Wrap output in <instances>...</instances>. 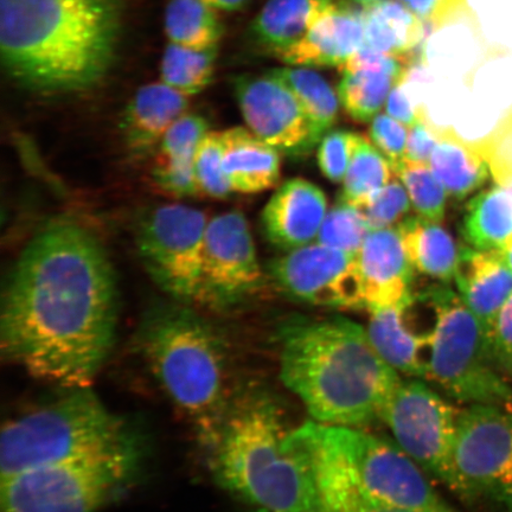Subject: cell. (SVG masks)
Wrapping results in <instances>:
<instances>
[{
	"instance_id": "cell-1",
	"label": "cell",
	"mask_w": 512,
	"mask_h": 512,
	"mask_svg": "<svg viewBox=\"0 0 512 512\" xmlns=\"http://www.w3.org/2000/svg\"><path fill=\"white\" fill-rule=\"evenodd\" d=\"M118 317V281L100 240L79 223L54 222L29 241L6 281L0 351L37 380L92 387Z\"/></svg>"
},
{
	"instance_id": "cell-2",
	"label": "cell",
	"mask_w": 512,
	"mask_h": 512,
	"mask_svg": "<svg viewBox=\"0 0 512 512\" xmlns=\"http://www.w3.org/2000/svg\"><path fill=\"white\" fill-rule=\"evenodd\" d=\"M123 16V0H0L4 69L35 91H87L113 66Z\"/></svg>"
},
{
	"instance_id": "cell-3",
	"label": "cell",
	"mask_w": 512,
	"mask_h": 512,
	"mask_svg": "<svg viewBox=\"0 0 512 512\" xmlns=\"http://www.w3.org/2000/svg\"><path fill=\"white\" fill-rule=\"evenodd\" d=\"M280 379L316 424L362 428L380 420L402 381L367 329L344 317L293 316L280 325Z\"/></svg>"
},
{
	"instance_id": "cell-4",
	"label": "cell",
	"mask_w": 512,
	"mask_h": 512,
	"mask_svg": "<svg viewBox=\"0 0 512 512\" xmlns=\"http://www.w3.org/2000/svg\"><path fill=\"white\" fill-rule=\"evenodd\" d=\"M207 457L216 484L256 512H320L309 448L264 390L238 389Z\"/></svg>"
},
{
	"instance_id": "cell-5",
	"label": "cell",
	"mask_w": 512,
	"mask_h": 512,
	"mask_svg": "<svg viewBox=\"0 0 512 512\" xmlns=\"http://www.w3.org/2000/svg\"><path fill=\"white\" fill-rule=\"evenodd\" d=\"M136 345L160 388L208 454L220 438L238 392L230 376L226 339L191 305L175 300L146 312Z\"/></svg>"
},
{
	"instance_id": "cell-6",
	"label": "cell",
	"mask_w": 512,
	"mask_h": 512,
	"mask_svg": "<svg viewBox=\"0 0 512 512\" xmlns=\"http://www.w3.org/2000/svg\"><path fill=\"white\" fill-rule=\"evenodd\" d=\"M139 443L143 438L107 408L92 387L67 389L61 398L3 427L0 479Z\"/></svg>"
},
{
	"instance_id": "cell-7",
	"label": "cell",
	"mask_w": 512,
	"mask_h": 512,
	"mask_svg": "<svg viewBox=\"0 0 512 512\" xmlns=\"http://www.w3.org/2000/svg\"><path fill=\"white\" fill-rule=\"evenodd\" d=\"M145 445L37 467L0 479L2 512H99L136 482Z\"/></svg>"
},
{
	"instance_id": "cell-8",
	"label": "cell",
	"mask_w": 512,
	"mask_h": 512,
	"mask_svg": "<svg viewBox=\"0 0 512 512\" xmlns=\"http://www.w3.org/2000/svg\"><path fill=\"white\" fill-rule=\"evenodd\" d=\"M434 311L426 381L464 406L512 411V387L490 349L482 325L448 284L427 288Z\"/></svg>"
},
{
	"instance_id": "cell-9",
	"label": "cell",
	"mask_w": 512,
	"mask_h": 512,
	"mask_svg": "<svg viewBox=\"0 0 512 512\" xmlns=\"http://www.w3.org/2000/svg\"><path fill=\"white\" fill-rule=\"evenodd\" d=\"M316 426L320 437L342 459L356 482L377 501L415 512H457L395 441L362 428Z\"/></svg>"
},
{
	"instance_id": "cell-10",
	"label": "cell",
	"mask_w": 512,
	"mask_h": 512,
	"mask_svg": "<svg viewBox=\"0 0 512 512\" xmlns=\"http://www.w3.org/2000/svg\"><path fill=\"white\" fill-rule=\"evenodd\" d=\"M453 462L454 494L492 512H512V411L460 409Z\"/></svg>"
},
{
	"instance_id": "cell-11",
	"label": "cell",
	"mask_w": 512,
	"mask_h": 512,
	"mask_svg": "<svg viewBox=\"0 0 512 512\" xmlns=\"http://www.w3.org/2000/svg\"><path fill=\"white\" fill-rule=\"evenodd\" d=\"M208 217L184 204H163L139 220L136 245L147 273L176 302L200 305Z\"/></svg>"
},
{
	"instance_id": "cell-12",
	"label": "cell",
	"mask_w": 512,
	"mask_h": 512,
	"mask_svg": "<svg viewBox=\"0 0 512 512\" xmlns=\"http://www.w3.org/2000/svg\"><path fill=\"white\" fill-rule=\"evenodd\" d=\"M459 414L460 409L426 381L409 379L396 387L380 420L422 470L452 491Z\"/></svg>"
},
{
	"instance_id": "cell-13",
	"label": "cell",
	"mask_w": 512,
	"mask_h": 512,
	"mask_svg": "<svg viewBox=\"0 0 512 512\" xmlns=\"http://www.w3.org/2000/svg\"><path fill=\"white\" fill-rule=\"evenodd\" d=\"M251 227L241 211L209 219L204 240L200 306L222 311L238 305L261 283Z\"/></svg>"
},
{
	"instance_id": "cell-14",
	"label": "cell",
	"mask_w": 512,
	"mask_h": 512,
	"mask_svg": "<svg viewBox=\"0 0 512 512\" xmlns=\"http://www.w3.org/2000/svg\"><path fill=\"white\" fill-rule=\"evenodd\" d=\"M270 274L292 299L334 309H364L357 255L311 243L271 262Z\"/></svg>"
},
{
	"instance_id": "cell-15",
	"label": "cell",
	"mask_w": 512,
	"mask_h": 512,
	"mask_svg": "<svg viewBox=\"0 0 512 512\" xmlns=\"http://www.w3.org/2000/svg\"><path fill=\"white\" fill-rule=\"evenodd\" d=\"M234 91L249 130L278 151L305 157L322 140L296 95L270 73L238 76Z\"/></svg>"
},
{
	"instance_id": "cell-16",
	"label": "cell",
	"mask_w": 512,
	"mask_h": 512,
	"mask_svg": "<svg viewBox=\"0 0 512 512\" xmlns=\"http://www.w3.org/2000/svg\"><path fill=\"white\" fill-rule=\"evenodd\" d=\"M328 214L324 191L303 178L288 179L262 211L268 241L284 252L311 245Z\"/></svg>"
},
{
	"instance_id": "cell-17",
	"label": "cell",
	"mask_w": 512,
	"mask_h": 512,
	"mask_svg": "<svg viewBox=\"0 0 512 512\" xmlns=\"http://www.w3.org/2000/svg\"><path fill=\"white\" fill-rule=\"evenodd\" d=\"M357 260L364 309L370 312L388 309L411 297L414 267L396 227L371 230Z\"/></svg>"
},
{
	"instance_id": "cell-18",
	"label": "cell",
	"mask_w": 512,
	"mask_h": 512,
	"mask_svg": "<svg viewBox=\"0 0 512 512\" xmlns=\"http://www.w3.org/2000/svg\"><path fill=\"white\" fill-rule=\"evenodd\" d=\"M408 299L398 306L370 312L367 334L377 352L396 373L426 381L432 332L411 310Z\"/></svg>"
},
{
	"instance_id": "cell-19",
	"label": "cell",
	"mask_w": 512,
	"mask_h": 512,
	"mask_svg": "<svg viewBox=\"0 0 512 512\" xmlns=\"http://www.w3.org/2000/svg\"><path fill=\"white\" fill-rule=\"evenodd\" d=\"M189 99L162 80L140 87L121 115L126 151L136 159L156 155L169 128L189 112Z\"/></svg>"
},
{
	"instance_id": "cell-20",
	"label": "cell",
	"mask_w": 512,
	"mask_h": 512,
	"mask_svg": "<svg viewBox=\"0 0 512 512\" xmlns=\"http://www.w3.org/2000/svg\"><path fill=\"white\" fill-rule=\"evenodd\" d=\"M363 44V11L351 8L349 3L334 2L303 40L277 60L292 67L341 68Z\"/></svg>"
},
{
	"instance_id": "cell-21",
	"label": "cell",
	"mask_w": 512,
	"mask_h": 512,
	"mask_svg": "<svg viewBox=\"0 0 512 512\" xmlns=\"http://www.w3.org/2000/svg\"><path fill=\"white\" fill-rule=\"evenodd\" d=\"M459 296L478 319L490 344L499 311L512 294V271L501 252L459 248L454 274Z\"/></svg>"
},
{
	"instance_id": "cell-22",
	"label": "cell",
	"mask_w": 512,
	"mask_h": 512,
	"mask_svg": "<svg viewBox=\"0 0 512 512\" xmlns=\"http://www.w3.org/2000/svg\"><path fill=\"white\" fill-rule=\"evenodd\" d=\"M335 0H267L247 32L249 46L274 59L302 41Z\"/></svg>"
},
{
	"instance_id": "cell-23",
	"label": "cell",
	"mask_w": 512,
	"mask_h": 512,
	"mask_svg": "<svg viewBox=\"0 0 512 512\" xmlns=\"http://www.w3.org/2000/svg\"><path fill=\"white\" fill-rule=\"evenodd\" d=\"M223 170L233 192L259 194L277 187L281 176L280 151L245 127L221 132Z\"/></svg>"
},
{
	"instance_id": "cell-24",
	"label": "cell",
	"mask_w": 512,
	"mask_h": 512,
	"mask_svg": "<svg viewBox=\"0 0 512 512\" xmlns=\"http://www.w3.org/2000/svg\"><path fill=\"white\" fill-rule=\"evenodd\" d=\"M437 145L430 166L447 191L456 201H464L483 187L490 176V168L475 142H469L452 126L433 123Z\"/></svg>"
},
{
	"instance_id": "cell-25",
	"label": "cell",
	"mask_w": 512,
	"mask_h": 512,
	"mask_svg": "<svg viewBox=\"0 0 512 512\" xmlns=\"http://www.w3.org/2000/svg\"><path fill=\"white\" fill-rule=\"evenodd\" d=\"M396 229L414 270L439 284L450 285L456 274L459 248L447 230L418 215L406 217Z\"/></svg>"
},
{
	"instance_id": "cell-26",
	"label": "cell",
	"mask_w": 512,
	"mask_h": 512,
	"mask_svg": "<svg viewBox=\"0 0 512 512\" xmlns=\"http://www.w3.org/2000/svg\"><path fill=\"white\" fill-rule=\"evenodd\" d=\"M364 49L413 55L424 40L425 22L400 0H381L363 8Z\"/></svg>"
},
{
	"instance_id": "cell-27",
	"label": "cell",
	"mask_w": 512,
	"mask_h": 512,
	"mask_svg": "<svg viewBox=\"0 0 512 512\" xmlns=\"http://www.w3.org/2000/svg\"><path fill=\"white\" fill-rule=\"evenodd\" d=\"M462 235L477 251H503L512 238V192L497 185L473 197L467 203Z\"/></svg>"
},
{
	"instance_id": "cell-28",
	"label": "cell",
	"mask_w": 512,
	"mask_h": 512,
	"mask_svg": "<svg viewBox=\"0 0 512 512\" xmlns=\"http://www.w3.org/2000/svg\"><path fill=\"white\" fill-rule=\"evenodd\" d=\"M216 11L204 0H170L165 9L166 36L178 46L217 48L224 29Z\"/></svg>"
},
{
	"instance_id": "cell-29",
	"label": "cell",
	"mask_w": 512,
	"mask_h": 512,
	"mask_svg": "<svg viewBox=\"0 0 512 512\" xmlns=\"http://www.w3.org/2000/svg\"><path fill=\"white\" fill-rule=\"evenodd\" d=\"M296 95L318 136L323 139L335 126L339 113V96L322 75L309 68L284 67L270 70Z\"/></svg>"
},
{
	"instance_id": "cell-30",
	"label": "cell",
	"mask_w": 512,
	"mask_h": 512,
	"mask_svg": "<svg viewBox=\"0 0 512 512\" xmlns=\"http://www.w3.org/2000/svg\"><path fill=\"white\" fill-rule=\"evenodd\" d=\"M398 176L395 166L364 136H358L338 200L360 208L368 198Z\"/></svg>"
},
{
	"instance_id": "cell-31",
	"label": "cell",
	"mask_w": 512,
	"mask_h": 512,
	"mask_svg": "<svg viewBox=\"0 0 512 512\" xmlns=\"http://www.w3.org/2000/svg\"><path fill=\"white\" fill-rule=\"evenodd\" d=\"M217 55L219 47L192 49L170 42L160 64L162 81L189 98L200 94L214 79Z\"/></svg>"
},
{
	"instance_id": "cell-32",
	"label": "cell",
	"mask_w": 512,
	"mask_h": 512,
	"mask_svg": "<svg viewBox=\"0 0 512 512\" xmlns=\"http://www.w3.org/2000/svg\"><path fill=\"white\" fill-rule=\"evenodd\" d=\"M400 82L394 76L375 72H344L338 83V96L351 118L369 123L386 105L388 96Z\"/></svg>"
},
{
	"instance_id": "cell-33",
	"label": "cell",
	"mask_w": 512,
	"mask_h": 512,
	"mask_svg": "<svg viewBox=\"0 0 512 512\" xmlns=\"http://www.w3.org/2000/svg\"><path fill=\"white\" fill-rule=\"evenodd\" d=\"M395 171L405 185L416 214L422 219L441 224L448 194L430 164L403 158L395 165Z\"/></svg>"
},
{
	"instance_id": "cell-34",
	"label": "cell",
	"mask_w": 512,
	"mask_h": 512,
	"mask_svg": "<svg viewBox=\"0 0 512 512\" xmlns=\"http://www.w3.org/2000/svg\"><path fill=\"white\" fill-rule=\"evenodd\" d=\"M371 230L360 209L338 200L335 207L326 214L316 243L358 255Z\"/></svg>"
},
{
	"instance_id": "cell-35",
	"label": "cell",
	"mask_w": 512,
	"mask_h": 512,
	"mask_svg": "<svg viewBox=\"0 0 512 512\" xmlns=\"http://www.w3.org/2000/svg\"><path fill=\"white\" fill-rule=\"evenodd\" d=\"M195 172L201 195L221 200L232 194L223 170L221 132L209 131L195 155Z\"/></svg>"
},
{
	"instance_id": "cell-36",
	"label": "cell",
	"mask_w": 512,
	"mask_h": 512,
	"mask_svg": "<svg viewBox=\"0 0 512 512\" xmlns=\"http://www.w3.org/2000/svg\"><path fill=\"white\" fill-rule=\"evenodd\" d=\"M412 208L405 185L399 176L371 195L360 209L371 229H386L398 226L406 219L409 210Z\"/></svg>"
},
{
	"instance_id": "cell-37",
	"label": "cell",
	"mask_w": 512,
	"mask_h": 512,
	"mask_svg": "<svg viewBox=\"0 0 512 512\" xmlns=\"http://www.w3.org/2000/svg\"><path fill=\"white\" fill-rule=\"evenodd\" d=\"M208 121L200 114L187 112L166 132L156 153L158 159L192 162L209 132Z\"/></svg>"
},
{
	"instance_id": "cell-38",
	"label": "cell",
	"mask_w": 512,
	"mask_h": 512,
	"mask_svg": "<svg viewBox=\"0 0 512 512\" xmlns=\"http://www.w3.org/2000/svg\"><path fill=\"white\" fill-rule=\"evenodd\" d=\"M488 163L492 177L501 187L512 185V106L485 137L475 140Z\"/></svg>"
},
{
	"instance_id": "cell-39",
	"label": "cell",
	"mask_w": 512,
	"mask_h": 512,
	"mask_svg": "<svg viewBox=\"0 0 512 512\" xmlns=\"http://www.w3.org/2000/svg\"><path fill=\"white\" fill-rule=\"evenodd\" d=\"M358 136L349 131H330L319 143L318 164L323 175L332 183H343L354 156Z\"/></svg>"
},
{
	"instance_id": "cell-40",
	"label": "cell",
	"mask_w": 512,
	"mask_h": 512,
	"mask_svg": "<svg viewBox=\"0 0 512 512\" xmlns=\"http://www.w3.org/2000/svg\"><path fill=\"white\" fill-rule=\"evenodd\" d=\"M152 178L160 190L172 197L185 198L201 194L196 178L195 160L175 162L157 158L152 169Z\"/></svg>"
},
{
	"instance_id": "cell-41",
	"label": "cell",
	"mask_w": 512,
	"mask_h": 512,
	"mask_svg": "<svg viewBox=\"0 0 512 512\" xmlns=\"http://www.w3.org/2000/svg\"><path fill=\"white\" fill-rule=\"evenodd\" d=\"M370 140L394 166L406 157L409 128L388 114L371 120Z\"/></svg>"
},
{
	"instance_id": "cell-42",
	"label": "cell",
	"mask_w": 512,
	"mask_h": 512,
	"mask_svg": "<svg viewBox=\"0 0 512 512\" xmlns=\"http://www.w3.org/2000/svg\"><path fill=\"white\" fill-rule=\"evenodd\" d=\"M490 349L499 369L512 379V294L498 313L490 336Z\"/></svg>"
},
{
	"instance_id": "cell-43",
	"label": "cell",
	"mask_w": 512,
	"mask_h": 512,
	"mask_svg": "<svg viewBox=\"0 0 512 512\" xmlns=\"http://www.w3.org/2000/svg\"><path fill=\"white\" fill-rule=\"evenodd\" d=\"M435 145H437V137H435L433 121L428 117L425 108L421 107L418 123L409 128L405 158L428 164Z\"/></svg>"
},
{
	"instance_id": "cell-44",
	"label": "cell",
	"mask_w": 512,
	"mask_h": 512,
	"mask_svg": "<svg viewBox=\"0 0 512 512\" xmlns=\"http://www.w3.org/2000/svg\"><path fill=\"white\" fill-rule=\"evenodd\" d=\"M422 22L439 27L463 8L465 0H400Z\"/></svg>"
},
{
	"instance_id": "cell-45",
	"label": "cell",
	"mask_w": 512,
	"mask_h": 512,
	"mask_svg": "<svg viewBox=\"0 0 512 512\" xmlns=\"http://www.w3.org/2000/svg\"><path fill=\"white\" fill-rule=\"evenodd\" d=\"M320 512H415L389 507L371 497L361 488L349 491L347 495L323 505Z\"/></svg>"
},
{
	"instance_id": "cell-46",
	"label": "cell",
	"mask_w": 512,
	"mask_h": 512,
	"mask_svg": "<svg viewBox=\"0 0 512 512\" xmlns=\"http://www.w3.org/2000/svg\"><path fill=\"white\" fill-rule=\"evenodd\" d=\"M405 82H400L393 88L386 102V111L390 117L400 121L403 125L411 128L420 119L421 107L413 108L407 95L403 92Z\"/></svg>"
},
{
	"instance_id": "cell-47",
	"label": "cell",
	"mask_w": 512,
	"mask_h": 512,
	"mask_svg": "<svg viewBox=\"0 0 512 512\" xmlns=\"http://www.w3.org/2000/svg\"><path fill=\"white\" fill-rule=\"evenodd\" d=\"M215 10L238 12L246 8L252 0H204Z\"/></svg>"
},
{
	"instance_id": "cell-48",
	"label": "cell",
	"mask_w": 512,
	"mask_h": 512,
	"mask_svg": "<svg viewBox=\"0 0 512 512\" xmlns=\"http://www.w3.org/2000/svg\"><path fill=\"white\" fill-rule=\"evenodd\" d=\"M503 259L507 262V265L510 267L512 271V238L507 243V246L504 247L503 251H501Z\"/></svg>"
},
{
	"instance_id": "cell-49",
	"label": "cell",
	"mask_w": 512,
	"mask_h": 512,
	"mask_svg": "<svg viewBox=\"0 0 512 512\" xmlns=\"http://www.w3.org/2000/svg\"><path fill=\"white\" fill-rule=\"evenodd\" d=\"M344 3H351L363 6V8H367V6L376 4L381 2V0H343Z\"/></svg>"
},
{
	"instance_id": "cell-50",
	"label": "cell",
	"mask_w": 512,
	"mask_h": 512,
	"mask_svg": "<svg viewBox=\"0 0 512 512\" xmlns=\"http://www.w3.org/2000/svg\"><path fill=\"white\" fill-rule=\"evenodd\" d=\"M504 188H505V187H504ZM508 189L512 192V185H511V187H508Z\"/></svg>"
}]
</instances>
